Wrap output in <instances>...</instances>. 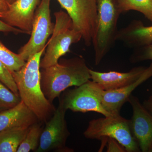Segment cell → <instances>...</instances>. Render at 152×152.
Wrapping results in <instances>:
<instances>
[{
    "label": "cell",
    "mask_w": 152,
    "mask_h": 152,
    "mask_svg": "<svg viewBox=\"0 0 152 152\" xmlns=\"http://www.w3.org/2000/svg\"><path fill=\"white\" fill-rule=\"evenodd\" d=\"M47 47L30 57L20 69L12 73L21 100L38 120L44 123L50 119L56 110L41 88L40 63Z\"/></svg>",
    "instance_id": "1"
},
{
    "label": "cell",
    "mask_w": 152,
    "mask_h": 152,
    "mask_svg": "<svg viewBox=\"0 0 152 152\" xmlns=\"http://www.w3.org/2000/svg\"><path fill=\"white\" fill-rule=\"evenodd\" d=\"M42 69L41 88L52 104L68 88L81 86L91 79L90 69L81 57L63 60L54 65Z\"/></svg>",
    "instance_id": "2"
},
{
    "label": "cell",
    "mask_w": 152,
    "mask_h": 152,
    "mask_svg": "<svg viewBox=\"0 0 152 152\" xmlns=\"http://www.w3.org/2000/svg\"><path fill=\"white\" fill-rule=\"evenodd\" d=\"M56 23L52 36L47 43L46 52L41 60L40 67L45 69L54 65L60 58L70 51L71 45L78 42L82 36L74 28L72 20L65 12L55 13Z\"/></svg>",
    "instance_id": "3"
},
{
    "label": "cell",
    "mask_w": 152,
    "mask_h": 152,
    "mask_svg": "<svg viewBox=\"0 0 152 152\" xmlns=\"http://www.w3.org/2000/svg\"><path fill=\"white\" fill-rule=\"evenodd\" d=\"M96 1L97 26L93 45L95 64L98 65L116 40L117 22L121 13L117 0H96Z\"/></svg>",
    "instance_id": "4"
},
{
    "label": "cell",
    "mask_w": 152,
    "mask_h": 152,
    "mask_svg": "<svg viewBox=\"0 0 152 152\" xmlns=\"http://www.w3.org/2000/svg\"><path fill=\"white\" fill-rule=\"evenodd\" d=\"M83 134L85 137L92 140H102L107 138L115 139L126 152L140 151L131 132L129 120L124 118L120 114L91 120Z\"/></svg>",
    "instance_id": "5"
},
{
    "label": "cell",
    "mask_w": 152,
    "mask_h": 152,
    "mask_svg": "<svg viewBox=\"0 0 152 152\" xmlns=\"http://www.w3.org/2000/svg\"><path fill=\"white\" fill-rule=\"evenodd\" d=\"M104 90L93 81H88L73 89L67 91L60 102L66 110L75 112H94L105 117L113 116L106 111L102 103Z\"/></svg>",
    "instance_id": "6"
},
{
    "label": "cell",
    "mask_w": 152,
    "mask_h": 152,
    "mask_svg": "<svg viewBox=\"0 0 152 152\" xmlns=\"http://www.w3.org/2000/svg\"><path fill=\"white\" fill-rule=\"evenodd\" d=\"M87 46L93 44L97 26L96 0H58Z\"/></svg>",
    "instance_id": "7"
},
{
    "label": "cell",
    "mask_w": 152,
    "mask_h": 152,
    "mask_svg": "<svg viewBox=\"0 0 152 152\" xmlns=\"http://www.w3.org/2000/svg\"><path fill=\"white\" fill-rule=\"evenodd\" d=\"M50 1L41 0L35 13L30 39L19 50L18 54L26 61L46 46L47 39L53 34L54 26L51 20Z\"/></svg>",
    "instance_id": "8"
},
{
    "label": "cell",
    "mask_w": 152,
    "mask_h": 152,
    "mask_svg": "<svg viewBox=\"0 0 152 152\" xmlns=\"http://www.w3.org/2000/svg\"><path fill=\"white\" fill-rule=\"evenodd\" d=\"M66 110L60 102L53 116L45 123L42 131L37 152H72L66 147V142L70 134L65 119Z\"/></svg>",
    "instance_id": "9"
},
{
    "label": "cell",
    "mask_w": 152,
    "mask_h": 152,
    "mask_svg": "<svg viewBox=\"0 0 152 152\" xmlns=\"http://www.w3.org/2000/svg\"><path fill=\"white\" fill-rule=\"evenodd\" d=\"M128 102L133 110L129 120L131 132L140 150L143 152H152V115L140 102L138 98L131 95Z\"/></svg>",
    "instance_id": "10"
},
{
    "label": "cell",
    "mask_w": 152,
    "mask_h": 152,
    "mask_svg": "<svg viewBox=\"0 0 152 152\" xmlns=\"http://www.w3.org/2000/svg\"><path fill=\"white\" fill-rule=\"evenodd\" d=\"M40 0H16L9 4L1 19L4 22L31 34L35 13Z\"/></svg>",
    "instance_id": "11"
},
{
    "label": "cell",
    "mask_w": 152,
    "mask_h": 152,
    "mask_svg": "<svg viewBox=\"0 0 152 152\" xmlns=\"http://www.w3.org/2000/svg\"><path fill=\"white\" fill-rule=\"evenodd\" d=\"M147 68L140 66L132 69L127 72L110 71L101 72L89 69L91 79L99 85L104 91L121 88L136 81L144 73Z\"/></svg>",
    "instance_id": "12"
},
{
    "label": "cell",
    "mask_w": 152,
    "mask_h": 152,
    "mask_svg": "<svg viewBox=\"0 0 152 152\" xmlns=\"http://www.w3.org/2000/svg\"><path fill=\"white\" fill-rule=\"evenodd\" d=\"M152 77V62L140 77L132 83L118 89L103 91L102 103L104 108L112 115H119L123 105L128 102L133 91Z\"/></svg>",
    "instance_id": "13"
},
{
    "label": "cell",
    "mask_w": 152,
    "mask_h": 152,
    "mask_svg": "<svg viewBox=\"0 0 152 152\" xmlns=\"http://www.w3.org/2000/svg\"><path fill=\"white\" fill-rule=\"evenodd\" d=\"M34 113L22 101L11 108L0 112V132L21 126H31L37 123Z\"/></svg>",
    "instance_id": "14"
},
{
    "label": "cell",
    "mask_w": 152,
    "mask_h": 152,
    "mask_svg": "<svg viewBox=\"0 0 152 152\" xmlns=\"http://www.w3.org/2000/svg\"><path fill=\"white\" fill-rule=\"evenodd\" d=\"M117 39L132 46L142 48L152 43V26H145L140 21L133 22L118 31Z\"/></svg>",
    "instance_id": "15"
},
{
    "label": "cell",
    "mask_w": 152,
    "mask_h": 152,
    "mask_svg": "<svg viewBox=\"0 0 152 152\" xmlns=\"http://www.w3.org/2000/svg\"><path fill=\"white\" fill-rule=\"evenodd\" d=\"M31 126L18 127L0 132V152H17Z\"/></svg>",
    "instance_id": "16"
},
{
    "label": "cell",
    "mask_w": 152,
    "mask_h": 152,
    "mask_svg": "<svg viewBox=\"0 0 152 152\" xmlns=\"http://www.w3.org/2000/svg\"><path fill=\"white\" fill-rule=\"evenodd\" d=\"M120 13L130 10L141 13L152 22V0H117Z\"/></svg>",
    "instance_id": "17"
},
{
    "label": "cell",
    "mask_w": 152,
    "mask_h": 152,
    "mask_svg": "<svg viewBox=\"0 0 152 152\" xmlns=\"http://www.w3.org/2000/svg\"><path fill=\"white\" fill-rule=\"evenodd\" d=\"M42 130L40 125L37 123L32 125L17 152H28L31 151H36L39 144Z\"/></svg>",
    "instance_id": "18"
},
{
    "label": "cell",
    "mask_w": 152,
    "mask_h": 152,
    "mask_svg": "<svg viewBox=\"0 0 152 152\" xmlns=\"http://www.w3.org/2000/svg\"><path fill=\"white\" fill-rule=\"evenodd\" d=\"M0 61L12 73L20 69L26 62L18 54L15 53L7 48L1 42Z\"/></svg>",
    "instance_id": "19"
},
{
    "label": "cell",
    "mask_w": 152,
    "mask_h": 152,
    "mask_svg": "<svg viewBox=\"0 0 152 152\" xmlns=\"http://www.w3.org/2000/svg\"><path fill=\"white\" fill-rule=\"evenodd\" d=\"M21 101L19 95L13 92L0 81V112L15 107Z\"/></svg>",
    "instance_id": "20"
},
{
    "label": "cell",
    "mask_w": 152,
    "mask_h": 152,
    "mask_svg": "<svg viewBox=\"0 0 152 152\" xmlns=\"http://www.w3.org/2000/svg\"><path fill=\"white\" fill-rule=\"evenodd\" d=\"M0 81L11 90L13 92L19 95L16 84L12 73L0 61Z\"/></svg>",
    "instance_id": "21"
},
{
    "label": "cell",
    "mask_w": 152,
    "mask_h": 152,
    "mask_svg": "<svg viewBox=\"0 0 152 152\" xmlns=\"http://www.w3.org/2000/svg\"><path fill=\"white\" fill-rule=\"evenodd\" d=\"M140 48L142 49L133 56L132 61L137 62L146 60L152 61V43Z\"/></svg>",
    "instance_id": "22"
},
{
    "label": "cell",
    "mask_w": 152,
    "mask_h": 152,
    "mask_svg": "<svg viewBox=\"0 0 152 152\" xmlns=\"http://www.w3.org/2000/svg\"><path fill=\"white\" fill-rule=\"evenodd\" d=\"M103 140H105L107 142V152H126L125 148L115 139L112 138H107Z\"/></svg>",
    "instance_id": "23"
},
{
    "label": "cell",
    "mask_w": 152,
    "mask_h": 152,
    "mask_svg": "<svg viewBox=\"0 0 152 152\" xmlns=\"http://www.w3.org/2000/svg\"><path fill=\"white\" fill-rule=\"evenodd\" d=\"M0 32H12L16 33V34H19V33H23V34L24 33L25 34L23 31L8 24L1 19H0Z\"/></svg>",
    "instance_id": "24"
},
{
    "label": "cell",
    "mask_w": 152,
    "mask_h": 152,
    "mask_svg": "<svg viewBox=\"0 0 152 152\" xmlns=\"http://www.w3.org/2000/svg\"><path fill=\"white\" fill-rule=\"evenodd\" d=\"M9 4L7 0H0V19L8 10Z\"/></svg>",
    "instance_id": "25"
},
{
    "label": "cell",
    "mask_w": 152,
    "mask_h": 152,
    "mask_svg": "<svg viewBox=\"0 0 152 152\" xmlns=\"http://www.w3.org/2000/svg\"><path fill=\"white\" fill-rule=\"evenodd\" d=\"M143 105L152 115V96L144 101Z\"/></svg>",
    "instance_id": "26"
},
{
    "label": "cell",
    "mask_w": 152,
    "mask_h": 152,
    "mask_svg": "<svg viewBox=\"0 0 152 152\" xmlns=\"http://www.w3.org/2000/svg\"><path fill=\"white\" fill-rule=\"evenodd\" d=\"M7 1L8 2L9 4H11L13 3L14 1H15L16 0H7Z\"/></svg>",
    "instance_id": "27"
}]
</instances>
